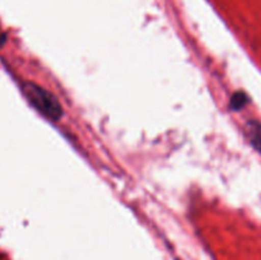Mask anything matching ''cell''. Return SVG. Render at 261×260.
Instances as JSON below:
<instances>
[{"instance_id":"cell-1","label":"cell","mask_w":261,"mask_h":260,"mask_svg":"<svg viewBox=\"0 0 261 260\" xmlns=\"http://www.w3.org/2000/svg\"><path fill=\"white\" fill-rule=\"evenodd\" d=\"M25 97L40 114L53 121H59L63 116V107L59 99L47 89L35 83H27L23 87Z\"/></svg>"},{"instance_id":"cell-2","label":"cell","mask_w":261,"mask_h":260,"mask_svg":"<svg viewBox=\"0 0 261 260\" xmlns=\"http://www.w3.org/2000/svg\"><path fill=\"white\" fill-rule=\"evenodd\" d=\"M246 132L252 147L261 154V124L255 120H250L246 125Z\"/></svg>"},{"instance_id":"cell-3","label":"cell","mask_w":261,"mask_h":260,"mask_svg":"<svg viewBox=\"0 0 261 260\" xmlns=\"http://www.w3.org/2000/svg\"><path fill=\"white\" fill-rule=\"evenodd\" d=\"M246 103H247V97L244 92H237V93H234V96L232 97L231 99L232 109L236 110V111L241 110Z\"/></svg>"},{"instance_id":"cell-4","label":"cell","mask_w":261,"mask_h":260,"mask_svg":"<svg viewBox=\"0 0 261 260\" xmlns=\"http://www.w3.org/2000/svg\"><path fill=\"white\" fill-rule=\"evenodd\" d=\"M3 43H4V35H3L2 31H0V46H2Z\"/></svg>"}]
</instances>
